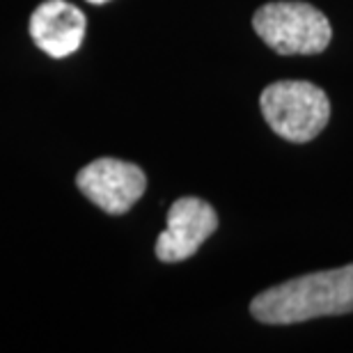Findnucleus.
Wrapping results in <instances>:
<instances>
[{
  "mask_svg": "<svg viewBox=\"0 0 353 353\" xmlns=\"http://www.w3.org/2000/svg\"><path fill=\"white\" fill-rule=\"evenodd\" d=\"M349 312H353V264L299 275L264 289L250 303V314L268 326H289Z\"/></svg>",
  "mask_w": 353,
  "mask_h": 353,
  "instance_id": "1",
  "label": "nucleus"
},
{
  "mask_svg": "<svg viewBox=\"0 0 353 353\" xmlns=\"http://www.w3.org/2000/svg\"><path fill=\"white\" fill-rule=\"evenodd\" d=\"M257 37L280 55H314L326 51L333 28L326 14L303 0L266 3L252 17Z\"/></svg>",
  "mask_w": 353,
  "mask_h": 353,
  "instance_id": "2",
  "label": "nucleus"
},
{
  "mask_svg": "<svg viewBox=\"0 0 353 353\" xmlns=\"http://www.w3.org/2000/svg\"><path fill=\"white\" fill-rule=\"evenodd\" d=\"M259 108L273 133L299 145L314 140L330 119L328 94L307 81L271 83L262 90Z\"/></svg>",
  "mask_w": 353,
  "mask_h": 353,
  "instance_id": "3",
  "label": "nucleus"
},
{
  "mask_svg": "<svg viewBox=\"0 0 353 353\" xmlns=\"http://www.w3.org/2000/svg\"><path fill=\"white\" fill-rule=\"evenodd\" d=\"M76 183L90 202L110 216L126 214L147 188L143 168L119 159H97L76 176Z\"/></svg>",
  "mask_w": 353,
  "mask_h": 353,
  "instance_id": "4",
  "label": "nucleus"
},
{
  "mask_svg": "<svg viewBox=\"0 0 353 353\" xmlns=\"http://www.w3.org/2000/svg\"><path fill=\"white\" fill-rule=\"evenodd\" d=\"M216 228L218 216L209 202L190 195L179 197L168 211V228L157 241V257L165 264L193 257Z\"/></svg>",
  "mask_w": 353,
  "mask_h": 353,
  "instance_id": "5",
  "label": "nucleus"
},
{
  "mask_svg": "<svg viewBox=\"0 0 353 353\" xmlns=\"http://www.w3.org/2000/svg\"><path fill=\"white\" fill-rule=\"evenodd\" d=\"M85 14L67 0H46L32 12L30 34L51 58H67L79 51L85 37Z\"/></svg>",
  "mask_w": 353,
  "mask_h": 353,
  "instance_id": "6",
  "label": "nucleus"
},
{
  "mask_svg": "<svg viewBox=\"0 0 353 353\" xmlns=\"http://www.w3.org/2000/svg\"><path fill=\"white\" fill-rule=\"evenodd\" d=\"M88 3H92V5H103V3H108V0H88Z\"/></svg>",
  "mask_w": 353,
  "mask_h": 353,
  "instance_id": "7",
  "label": "nucleus"
}]
</instances>
